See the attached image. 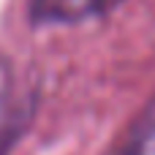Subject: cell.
<instances>
[{"instance_id":"cell-2","label":"cell","mask_w":155,"mask_h":155,"mask_svg":"<svg viewBox=\"0 0 155 155\" xmlns=\"http://www.w3.org/2000/svg\"><path fill=\"white\" fill-rule=\"evenodd\" d=\"M125 0H27L30 27H74L106 19Z\"/></svg>"},{"instance_id":"cell-3","label":"cell","mask_w":155,"mask_h":155,"mask_svg":"<svg viewBox=\"0 0 155 155\" xmlns=\"http://www.w3.org/2000/svg\"><path fill=\"white\" fill-rule=\"evenodd\" d=\"M104 155H155V95L131 117Z\"/></svg>"},{"instance_id":"cell-1","label":"cell","mask_w":155,"mask_h":155,"mask_svg":"<svg viewBox=\"0 0 155 155\" xmlns=\"http://www.w3.org/2000/svg\"><path fill=\"white\" fill-rule=\"evenodd\" d=\"M41 104L38 82L11 57L0 54V155H11L27 134Z\"/></svg>"}]
</instances>
